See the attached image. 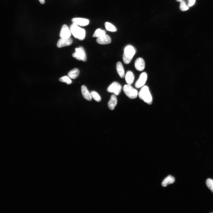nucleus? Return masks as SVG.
<instances>
[{"label": "nucleus", "instance_id": "f257e3e1", "mask_svg": "<svg viewBox=\"0 0 213 213\" xmlns=\"http://www.w3.org/2000/svg\"><path fill=\"white\" fill-rule=\"evenodd\" d=\"M138 95L141 100L148 104L151 105L152 104V97L147 86H144L141 88Z\"/></svg>", "mask_w": 213, "mask_h": 213}, {"label": "nucleus", "instance_id": "f03ea898", "mask_svg": "<svg viewBox=\"0 0 213 213\" xmlns=\"http://www.w3.org/2000/svg\"><path fill=\"white\" fill-rule=\"evenodd\" d=\"M70 29L71 33L75 38L80 40H84L86 35V31L84 29L73 23L70 26Z\"/></svg>", "mask_w": 213, "mask_h": 213}, {"label": "nucleus", "instance_id": "7ed1b4c3", "mask_svg": "<svg viewBox=\"0 0 213 213\" xmlns=\"http://www.w3.org/2000/svg\"><path fill=\"white\" fill-rule=\"evenodd\" d=\"M135 50L133 47L130 45L126 46L123 55V60L125 64H129L135 54Z\"/></svg>", "mask_w": 213, "mask_h": 213}, {"label": "nucleus", "instance_id": "20e7f679", "mask_svg": "<svg viewBox=\"0 0 213 213\" xmlns=\"http://www.w3.org/2000/svg\"><path fill=\"white\" fill-rule=\"evenodd\" d=\"M123 90L126 95L130 99H135L137 96V91L133 88L131 85H125L123 88Z\"/></svg>", "mask_w": 213, "mask_h": 213}, {"label": "nucleus", "instance_id": "39448f33", "mask_svg": "<svg viewBox=\"0 0 213 213\" xmlns=\"http://www.w3.org/2000/svg\"><path fill=\"white\" fill-rule=\"evenodd\" d=\"M75 52L72 54V56L78 60L86 62L87 60L85 52L83 47L80 46L76 48Z\"/></svg>", "mask_w": 213, "mask_h": 213}, {"label": "nucleus", "instance_id": "423d86ee", "mask_svg": "<svg viewBox=\"0 0 213 213\" xmlns=\"http://www.w3.org/2000/svg\"><path fill=\"white\" fill-rule=\"evenodd\" d=\"M122 90L121 85L116 82H113L110 84L107 89V91L109 93H112L116 96L120 94Z\"/></svg>", "mask_w": 213, "mask_h": 213}, {"label": "nucleus", "instance_id": "0eeeda50", "mask_svg": "<svg viewBox=\"0 0 213 213\" xmlns=\"http://www.w3.org/2000/svg\"><path fill=\"white\" fill-rule=\"evenodd\" d=\"M71 32L70 29L66 25L62 26L60 35L61 38L66 39L70 37Z\"/></svg>", "mask_w": 213, "mask_h": 213}, {"label": "nucleus", "instance_id": "6e6552de", "mask_svg": "<svg viewBox=\"0 0 213 213\" xmlns=\"http://www.w3.org/2000/svg\"><path fill=\"white\" fill-rule=\"evenodd\" d=\"M147 75L145 72L142 73L139 77V80L135 84L136 88H139L143 87L145 84L147 80Z\"/></svg>", "mask_w": 213, "mask_h": 213}, {"label": "nucleus", "instance_id": "1a4fd4ad", "mask_svg": "<svg viewBox=\"0 0 213 213\" xmlns=\"http://www.w3.org/2000/svg\"><path fill=\"white\" fill-rule=\"evenodd\" d=\"M72 21L74 24L81 26H87L90 23L88 19L82 18H74L72 20Z\"/></svg>", "mask_w": 213, "mask_h": 213}, {"label": "nucleus", "instance_id": "9d476101", "mask_svg": "<svg viewBox=\"0 0 213 213\" xmlns=\"http://www.w3.org/2000/svg\"><path fill=\"white\" fill-rule=\"evenodd\" d=\"M72 43V39L70 37L66 39L60 38L58 42L57 46L58 48H61L63 47L70 46Z\"/></svg>", "mask_w": 213, "mask_h": 213}, {"label": "nucleus", "instance_id": "9b49d317", "mask_svg": "<svg viewBox=\"0 0 213 213\" xmlns=\"http://www.w3.org/2000/svg\"><path fill=\"white\" fill-rule=\"evenodd\" d=\"M96 41L98 43L100 44H107L111 42V39L109 35L106 34L103 36L98 38Z\"/></svg>", "mask_w": 213, "mask_h": 213}, {"label": "nucleus", "instance_id": "f8f14e48", "mask_svg": "<svg viewBox=\"0 0 213 213\" xmlns=\"http://www.w3.org/2000/svg\"><path fill=\"white\" fill-rule=\"evenodd\" d=\"M135 66L137 70L143 71L145 67V63L144 60L141 58H138L135 62Z\"/></svg>", "mask_w": 213, "mask_h": 213}, {"label": "nucleus", "instance_id": "ddd939ff", "mask_svg": "<svg viewBox=\"0 0 213 213\" xmlns=\"http://www.w3.org/2000/svg\"><path fill=\"white\" fill-rule=\"evenodd\" d=\"M81 91L83 96L86 100L89 101L92 100V98L91 93H90L86 86L82 85V86Z\"/></svg>", "mask_w": 213, "mask_h": 213}, {"label": "nucleus", "instance_id": "4468645a", "mask_svg": "<svg viewBox=\"0 0 213 213\" xmlns=\"http://www.w3.org/2000/svg\"><path fill=\"white\" fill-rule=\"evenodd\" d=\"M117 99L114 95H112L109 101L108 106L109 108L111 110H113L117 105Z\"/></svg>", "mask_w": 213, "mask_h": 213}, {"label": "nucleus", "instance_id": "2eb2a0df", "mask_svg": "<svg viewBox=\"0 0 213 213\" xmlns=\"http://www.w3.org/2000/svg\"><path fill=\"white\" fill-rule=\"evenodd\" d=\"M135 76L131 71H129L125 76V80L127 84L131 85L135 80Z\"/></svg>", "mask_w": 213, "mask_h": 213}, {"label": "nucleus", "instance_id": "dca6fc26", "mask_svg": "<svg viewBox=\"0 0 213 213\" xmlns=\"http://www.w3.org/2000/svg\"><path fill=\"white\" fill-rule=\"evenodd\" d=\"M175 181V178L171 175H169L163 180L162 183V185L164 187H167L170 184H173Z\"/></svg>", "mask_w": 213, "mask_h": 213}, {"label": "nucleus", "instance_id": "f3484780", "mask_svg": "<svg viewBox=\"0 0 213 213\" xmlns=\"http://www.w3.org/2000/svg\"><path fill=\"white\" fill-rule=\"evenodd\" d=\"M116 70L118 75L122 78H124L125 76V71L122 63L118 62L116 64Z\"/></svg>", "mask_w": 213, "mask_h": 213}, {"label": "nucleus", "instance_id": "a211bd4d", "mask_svg": "<svg viewBox=\"0 0 213 213\" xmlns=\"http://www.w3.org/2000/svg\"><path fill=\"white\" fill-rule=\"evenodd\" d=\"M79 74V70L78 68H75L70 71L68 74V76L70 78L74 79L78 77Z\"/></svg>", "mask_w": 213, "mask_h": 213}, {"label": "nucleus", "instance_id": "6ab92c4d", "mask_svg": "<svg viewBox=\"0 0 213 213\" xmlns=\"http://www.w3.org/2000/svg\"><path fill=\"white\" fill-rule=\"evenodd\" d=\"M106 32L105 30L101 29H97L93 35V37H100L106 35Z\"/></svg>", "mask_w": 213, "mask_h": 213}, {"label": "nucleus", "instance_id": "aec40b11", "mask_svg": "<svg viewBox=\"0 0 213 213\" xmlns=\"http://www.w3.org/2000/svg\"><path fill=\"white\" fill-rule=\"evenodd\" d=\"M105 25L107 30L112 32H115L117 31L116 28L112 23L108 22L105 23Z\"/></svg>", "mask_w": 213, "mask_h": 213}, {"label": "nucleus", "instance_id": "412c9836", "mask_svg": "<svg viewBox=\"0 0 213 213\" xmlns=\"http://www.w3.org/2000/svg\"><path fill=\"white\" fill-rule=\"evenodd\" d=\"M90 93L92 98L98 102L101 101V98L97 92L93 91H91Z\"/></svg>", "mask_w": 213, "mask_h": 213}, {"label": "nucleus", "instance_id": "4be33fe9", "mask_svg": "<svg viewBox=\"0 0 213 213\" xmlns=\"http://www.w3.org/2000/svg\"><path fill=\"white\" fill-rule=\"evenodd\" d=\"M59 80L60 82L65 83L68 85L72 83V81L70 78L67 76L62 77L59 79Z\"/></svg>", "mask_w": 213, "mask_h": 213}, {"label": "nucleus", "instance_id": "5701e85b", "mask_svg": "<svg viewBox=\"0 0 213 213\" xmlns=\"http://www.w3.org/2000/svg\"><path fill=\"white\" fill-rule=\"evenodd\" d=\"M207 186L213 193V180L210 178L207 179L206 181Z\"/></svg>", "mask_w": 213, "mask_h": 213}, {"label": "nucleus", "instance_id": "b1692460", "mask_svg": "<svg viewBox=\"0 0 213 213\" xmlns=\"http://www.w3.org/2000/svg\"><path fill=\"white\" fill-rule=\"evenodd\" d=\"M180 3V9L181 11H184L188 9V7L186 5V2L184 1H183Z\"/></svg>", "mask_w": 213, "mask_h": 213}, {"label": "nucleus", "instance_id": "393cba45", "mask_svg": "<svg viewBox=\"0 0 213 213\" xmlns=\"http://www.w3.org/2000/svg\"><path fill=\"white\" fill-rule=\"evenodd\" d=\"M188 6L190 7L193 6L195 4L196 0H188Z\"/></svg>", "mask_w": 213, "mask_h": 213}, {"label": "nucleus", "instance_id": "a878e982", "mask_svg": "<svg viewBox=\"0 0 213 213\" xmlns=\"http://www.w3.org/2000/svg\"><path fill=\"white\" fill-rule=\"evenodd\" d=\"M39 1L42 4H44L45 3L44 0H39Z\"/></svg>", "mask_w": 213, "mask_h": 213}, {"label": "nucleus", "instance_id": "bb28decb", "mask_svg": "<svg viewBox=\"0 0 213 213\" xmlns=\"http://www.w3.org/2000/svg\"><path fill=\"white\" fill-rule=\"evenodd\" d=\"M176 1L178 2H180L183 1V0H176Z\"/></svg>", "mask_w": 213, "mask_h": 213}]
</instances>
